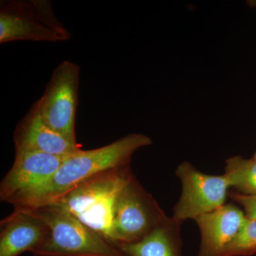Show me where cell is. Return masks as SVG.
<instances>
[{
    "label": "cell",
    "mask_w": 256,
    "mask_h": 256,
    "mask_svg": "<svg viewBox=\"0 0 256 256\" xmlns=\"http://www.w3.org/2000/svg\"><path fill=\"white\" fill-rule=\"evenodd\" d=\"M168 217L133 174L116 198L112 223V240L116 244L140 242Z\"/></svg>",
    "instance_id": "cell-5"
},
{
    "label": "cell",
    "mask_w": 256,
    "mask_h": 256,
    "mask_svg": "<svg viewBox=\"0 0 256 256\" xmlns=\"http://www.w3.org/2000/svg\"><path fill=\"white\" fill-rule=\"evenodd\" d=\"M246 220V215L233 204H224L196 218L201 232L198 256H223Z\"/></svg>",
    "instance_id": "cell-9"
},
{
    "label": "cell",
    "mask_w": 256,
    "mask_h": 256,
    "mask_svg": "<svg viewBox=\"0 0 256 256\" xmlns=\"http://www.w3.org/2000/svg\"><path fill=\"white\" fill-rule=\"evenodd\" d=\"M256 252V218H249L244 222L223 256H249Z\"/></svg>",
    "instance_id": "cell-14"
},
{
    "label": "cell",
    "mask_w": 256,
    "mask_h": 256,
    "mask_svg": "<svg viewBox=\"0 0 256 256\" xmlns=\"http://www.w3.org/2000/svg\"><path fill=\"white\" fill-rule=\"evenodd\" d=\"M230 188L242 194L256 195V160L232 156L226 161L225 173Z\"/></svg>",
    "instance_id": "cell-13"
},
{
    "label": "cell",
    "mask_w": 256,
    "mask_h": 256,
    "mask_svg": "<svg viewBox=\"0 0 256 256\" xmlns=\"http://www.w3.org/2000/svg\"><path fill=\"white\" fill-rule=\"evenodd\" d=\"M252 158H254V159L256 160V152L255 154H254V156H252Z\"/></svg>",
    "instance_id": "cell-17"
},
{
    "label": "cell",
    "mask_w": 256,
    "mask_h": 256,
    "mask_svg": "<svg viewBox=\"0 0 256 256\" xmlns=\"http://www.w3.org/2000/svg\"><path fill=\"white\" fill-rule=\"evenodd\" d=\"M248 4L252 6V8H256V0H252V1H248Z\"/></svg>",
    "instance_id": "cell-16"
},
{
    "label": "cell",
    "mask_w": 256,
    "mask_h": 256,
    "mask_svg": "<svg viewBox=\"0 0 256 256\" xmlns=\"http://www.w3.org/2000/svg\"><path fill=\"white\" fill-rule=\"evenodd\" d=\"M14 142L16 152L70 156L82 150L47 126L34 105L16 126Z\"/></svg>",
    "instance_id": "cell-10"
},
{
    "label": "cell",
    "mask_w": 256,
    "mask_h": 256,
    "mask_svg": "<svg viewBox=\"0 0 256 256\" xmlns=\"http://www.w3.org/2000/svg\"><path fill=\"white\" fill-rule=\"evenodd\" d=\"M182 222L168 217L142 240L132 244L117 242L128 256H182Z\"/></svg>",
    "instance_id": "cell-12"
},
{
    "label": "cell",
    "mask_w": 256,
    "mask_h": 256,
    "mask_svg": "<svg viewBox=\"0 0 256 256\" xmlns=\"http://www.w3.org/2000/svg\"><path fill=\"white\" fill-rule=\"evenodd\" d=\"M50 234L44 222L28 213L14 208L0 222V256H18L32 252L43 244Z\"/></svg>",
    "instance_id": "cell-11"
},
{
    "label": "cell",
    "mask_w": 256,
    "mask_h": 256,
    "mask_svg": "<svg viewBox=\"0 0 256 256\" xmlns=\"http://www.w3.org/2000/svg\"><path fill=\"white\" fill-rule=\"evenodd\" d=\"M228 196L232 198V201L238 204L244 208L248 217L256 218V195L248 196L238 192H230Z\"/></svg>",
    "instance_id": "cell-15"
},
{
    "label": "cell",
    "mask_w": 256,
    "mask_h": 256,
    "mask_svg": "<svg viewBox=\"0 0 256 256\" xmlns=\"http://www.w3.org/2000/svg\"><path fill=\"white\" fill-rule=\"evenodd\" d=\"M79 80V66L64 60L54 70L41 98L34 104L45 124L74 144H78L75 122Z\"/></svg>",
    "instance_id": "cell-6"
},
{
    "label": "cell",
    "mask_w": 256,
    "mask_h": 256,
    "mask_svg": "<svg viewBox=\"0 0 256 256\" xmlns=\"http://www.w3.org/2000/svg\"><path fill=\"white\" fill-rule=\"evenodd\" d=\"M68 156L16 152L12 168L0 184V200L14 206L50 180Z\"/></svg>",
    "instance_id": "cell-8"
},
{
    "label": "cell",
    "mask_w": 256,
    "mask_h": 256,
    "mask_svg": "<svg viewBox=\"0 0 256 256\" xmlns=\"http://www.w3.org/2000/svg\"><path fill=\"white\" fill-rule=\"evenodd\" d=\"M21 210L40 218L50 229L46 240L31 252L34 256H128L56 204Z\"/></svg>",
    "instance_id": "cell-2"
},
{
    "label": "cell",
    "mask_w": 256,
    "mask_h": 256,
    "mask_svg": "<svg viewBox=\"0 0 256 256\" xmlns=\"http://www.w3.org/2000/svg\"><path fill=\"white\" fill-rule=\"evenodd\" d=\"M152 144L150 138L132 133L110 144L80 150L68 156L56 172L40 188L14 205V208H31L54 203L96 175L127 166L138 149Z\"/></svg>",
    "instance_id": "cell-1"
},
{
    "label": "cell",
    "mask_w": 256,
    "mask_h": 256,
    "mask_svg": "<svg viewBox=\"0 0 256 256\" xmlns=\"http://www.w3.org/2000/svg\"><path fill=\"white\" fill-rule=\"evenodd\" d=\"M72 37L50 0H6L0 4V43L64 42Z\"/></svg>",
    "instance_id": "cell-4"
},
{
    "label": "cell",
    "mask_w": 256,
    "mask_h": 256,
    "mask_svg": "<svg viewBox=\"0 0 256 256\" xmlns=\"http://www.w3.org/2000/svg\"><path fill=\"white\" fill-rule=\"evenodd\" d=\"M176 175L182 184V193L173 210L174 220L182 223L195 220L225 204L230 186L224 174H204L184 162L176 168Z\"/></svg>",
    "instance_id": "cell-7"
},
{
    "label": "cell",
    "mask_w": 256,
    "mask_h": 256,
    "mask_svg": "<svg viewBox=\"0 0 256 256\" xmlns=\"http://www.w3.org/2000/svg\"><path fill=\"white\" fill-rule=\"evenodd\" d=\"M132 175L130 164L108 170L87 180L52 204L64 207L82 223L114 244L112 239L114 203L120 190Z\"/></svg>",
    "instance_id": "cell-3"
}]
</instances>
